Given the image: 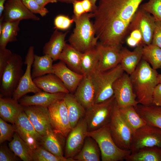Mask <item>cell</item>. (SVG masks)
<instances>
[{"instance_id": "1", "label": "cell", "mask_w": 161, "mask_h": 161, "mask_svg": "<svg viewBox=\"0 0 161 161\" xmlns=\"http://www.w3.org/2000/svg\"><path fill=\"white\" fill-rule=\"evenodd\" d=\"M143 0H100L93 13L96 34L118 32L128 29Z\"/></svg>"}, {"instance_id": "2", "label": "cell", "mask_w": 161, "mask_h": 161, "mask_svg": "<svg viewBox=\"0 0 161 161\" xmlns=\"http://www.w3.org/2000/svg\"><path fill=\"white\" fill-rule=\"evenodd\" d=\"M158 75L156 70L142 59L134 71L129 75L138 104H152L153 91L158 84Z\"/></svg>"}, {"instance_id": "3", "label": "cell", "mask_w": 161, "mask_h": 161, "mask_svg": "<svg viewBox=\"0 0 161 161\" xmlns=\"http://www.w3.org/2000/svg\"><path fill=\"white\" fill-rule=\"evenodd\" d=\"M93 17V13H89L78 18L73 15L72 17L75 27L68 41L71 46L82 53L95 47L98 43L93 23L90 20Z\"/></svg>"}, {"instance_id": "4", "label": "cell", "mask_w": 161, "mask_h": 161, "mask_svg": "<svg viewBox=\"0 0 161 161\" xmlns=\"http://www.w3.org/2000/svg\"><path fill=\"white\" fill-rule=\"evenodd\" d=\"M86 136L93 138L97 143L102 161L125 160L131 153L130 150L121 149L116 145L111 135L109 124L98 129L87 131Z\"/></svg>"}, {"instance_id": "5", "label": "cell", "mask_w": 161, "mask_h": 161, "mask_svg": "<svg viewBox=\"0 0 161 161\" xmlns=\"http://www.w3.org/2000/svg\"><path fill=\"white\" fill-rule=\"evenodd\" d=\"M21 56L13 53L0 78V97H12L24 73Z\"/></svg>"}, {"instance_id": "6", "label": "cell", "mask_w": 161, "mask_h": 161, "mask_svg": "<svg viewBox=\"0 0 161 161\" xmlns=\"http://www.w3.org/2000/svg\"><path fill=\"white\" fill-rule=\"evenodd\" d=\"M124 72L119 64L107 70H96L92 74L96 90L95 103L104 102L114 95V84Z\"/></svg>"}, {"instance_id": "7", "label": "cell", "mask_w": 161, "mask_h": 161, "mask_svg": "<svg viewBox=\"0 0 161 161\" xmlns=\"http://www.w3.org/2000/svg\"><path fill=\"white\" fill-rule=\"evenodd\" d=\"M115 99L114 95L109 99L95 103L86 109L84 118L88 131H94L109 124L112 115Z\"/></svg>"}, {"instance_id": "8", "label": "cell", "mask_w": 161, "mask_h": 161, "mask_svg": "<svg viewBox=\"0 0 161 161\" xmlns=\"http://www.w3.org/2000/svg\"><path fill=\"white\" fill-rule=\"evenodd\" d=\"M109 125L112 137L116 145L121 149L130 150L134 132L121 116L115 100Z\"/></svg>"}, {"instance_id": "9", "label": "cell", "mask_w": 161, "mask_h": 161, "mask_svg": "<svg viewBox=\"0 0 161 161\" xmlns=\"http://www.w3.org/2000/svg\"><path fill=\"white\" fill-rule=\"evenodd\" d=\"M154 146L161 147V129L147 123L134 132L130 150Z\"/></svg>"}, {"instance_id": "10", "label": "cell", "mask_w": 161, "mask_h": 161, "mask_svg": "<svg viewBox=\"0 0 161 161\" xmlns=\"http://www.w3.org/2000/svg\"><path fill=\"white\" fill-rule=\"evenodd\" d=\"M48 108L51 126L54 132L63 137H67L72 128L64 99L56 102Z\"/></svg>"}, {"instance_id": "11", "label": "cell", "mask_w": 161, "mask_h": 161, "mask_svg": "<svg viewBox=\"0 0 161 161\" xmlns=\"http://www.w3.org/2000/svg\"><path fill=\"white\" fill-rule=\"evenodd\" d=\"M156 20L150 14L141 8H139L131 22L129 27V32L137 30L140 32L143 45L151 44Z\"/></svg>"}, {"instance_id": "12", "label": "cell", "mask_w": 161, "mask_h": 161, "mask_svg": "<svg viewBox=\"0 0 161 161\" xmlns=\"http://www.w3.org/2000/svg\"><path fill=\"white\" fill-rule=\"evenodd\" d=\"M113 89L115 100L119 107L130 106L135 107L138 104L129 75L127 73L124 72L115 81Z\"/></svg>"}, {"instance_id": "13", "label": "cell", "mask_w": 161, "mask_h": 161, "mask_svg": "<svg viewBox=\"0 0 161 161\" xmlns=\"http://www.w3.org/2000/svg\"><path fill=\"white\" fill-rule=\"evenodd\" d=\"M34 49L33 46L30 47L25 56L24 64L27 66L26 69L12 97L16 100H18L28 93L35 94L43 91L35 84L32 76V66L35 55Z\"/></svg>"}, {"instance_id": "14", "label": "cell", "mask_w": 161, "mask_h": 161, "mask_svg": "<svg viewBox=\"0 0 161 161\" xmlns=\"http://www.w3.org/2000/svg\"><path fill=\"white\" fill-rule=\"evenodd\" d=\"M87 131V123L83 117L72 128L68 135L64 157L66 158H73L79 152L83 145Z\"/></svg>"}, {"instance_id": "15", "label": "cell", "mask_w": 161, "mask_h": 161, "mask_svg": "<svg viewBox=\"0 0 161 161\" xmlns=\"http://www.w3.org/2000/svg\"><path fill=\"white\" fill-rule=\"evenodd\" d=\"M14 125L16 132L31 149L40 145L42 136L35 129L24 111L18 116Z\"/></svg>"}, {"instance_id": "16", "label": "cell", "mask_w": 161, "mask_h": 161, "mask_svg": "<svg viewBox=\"0 0 161 161\" xmlns=\"http://www.w3.org/2000/svg\"><path fill=\"white\" fill-rule=\"evenodd\" d=\"M99 55L96 68L99 71L112 69L120 64L121 59L120 46L106 45L98 42L95 47Z\"/></svg>"}, {"instance_id": "17", "label": "cell", "mask_w": 161, "mask_h": 161, "mask_svg": "<svg viewBox=\"0 0 161 161\" xmlns=\"http://www.w3.org/2000/svg\"><path fill=\"white\" fill-rule=\"evenodd\" d=\"M24 111L36 131L42 136L52 128L48 107L38 106H24Z\"/></svg>"}, {"instance_id": "18", "label": "cell", "mask_w": 161, "mask_h": 161, "mask_svg": "<svg viewBox=\"0 0 161 161\" xmlns=\"http://www.w3.org/2000/svg\"><path fill=\"white\" fill-rule=\"evenodd\" d=\"M4 21H21L24 19L39 21L40 18L31 12L21 0H7L1 16Z\"/></svg>"}, {"instance_id": "19", "label": "cell", "mask_w": 161, "mask_h": 161, "mask_svg": "<svg viewBox=\"0 0 161 161\" xmlns=\"http://www.w3.org/2000/svg\"><path fill=\"white\" fill-rule=\"evenodd\" d=\"M96 90L92 74L84 75L74 95L86 109L95 104Z\"/></svg>"}, {"instance_id": "20", "label": "cell", "mask_w": 161, "mask_h": 161, "mask_svg": "<svg viewBox=\"0 0 161 161\" xmlns=\"http://www.w3.org/2000/svg\"><path fill=\"white\" fill-rule=\"evenodd\" d=\"M53 74L61 80L69 92L75 93L84 75L73 71L61 61L53 64Z\"/></svg>"}, {"instance_id": "21", "label": "cell", "mask_w": 161, "mask_h": 161, "mask_svg": "<svg viewBox=\"0 0 161 161\" xmlns=\"http://www.w3.org/2000/svg\"><path fill=\"white\" fill-rule=\"evenodd\" d=\"M66 93H51L43 91L32 96H24L18 101L24 106H38L48 107L56 102L64 99Z\"/></svg>"}, {"instance_id": "22", "label": "cell", "mask_w": 161, "mask_h": 161, "mask_svg": "<svg viewBox=\"0 0 161 161\" xmlns=\"http://www.w3.org/2000/svg\"><path fill=\"white\" fill-rule=\"evenodd\" d=\"M24 111L23 106L12 97H0V117L6 122L15 123Z\"/></svg>"}, {"instance_id": "23", "label": "cell", "mask_w": 161, "mask_h": 161, "mask_svg": "<svg viewBox=\"0 0 161 161\" xmlns=\"http://www.w3.org/2000/svg\"><path fill=\"white\" fill-rule=\"evenodd\" d=\"M33 80L36 86L43 91L51 93H70L61 80L54 74L37 77Z\"/></svg>"}, {"instance_id": "24", "label": "cell", "mask_w": 161, "mask_h": 161, "mask_svg": "<svg viewBox=\"0 0 161 161\" xmlns=\"http://www.w3.org/2000/svg\"><path fill=\"white\" fill-rule=\"evenodd\" d=\"M143 47L139 45L132 51L126 48L121 49L120 64L124 72L129 75L134 71L142 59Z\"/></svg>"}, {"instance_id": "25", "label": "cell", "mask_w": 161, "mask_h": 161, "mask_svg": "<svg viewBox=\"0 0 161 161\" xmlns=\"http://www.w3.org/2000/svg\"><path fill=\"white\" fill-rule=\"evenodd\" d=\"M68 32L63 33L56 29L53 32L49 41L44 45L43 52L50 56L54 61L58 59L66 44L65 39Z\"/></svg>"}, {"instance_id": "26", "label": "cell", "mask_w": 161, "mask_h": 161, "mask_svg": "<svg viewBox=\"0 0 161 161\" xmlns=\"http://www.w3.org/2000/svg\"><path fill=\"white\" fill-rule=\"evenodd\" d=\"M64 99L67 107L70 125L72 128L81 118L84 117L86 109L72 93H66Z\"/></svg>"}, {"instance_id": "27", "label": "cell", "mask_w": 161, "mask_h": 161, "mask_svg": "<svg viewBox=\"0 0 161 161\" xmlns=\"http://www.w3.org/2000/svg\"><path fill=\"white\" fill-rule=\"evenodd\" d=\"M101 152L96 141L90 137H86L79 152L73 157L75 161H100Z\"/></svg>"}, {"instance_id": "28", "label": "cell", "mask_w": 161, "mask_h": 161, "mask_svg": "<svg viewBox=\"0 0 161 161\" xmlns=\"http://www.w3.org/2000/svg\"><path fill=\"white\" fill-rule=\"evenodd\" d=\"M136 111L147 124L161 129V106L152 104H138L134 107Z\"/></svg>"}, {"instance_id": "29", "label": "cell", "mask_w": 161, "mask_h": 161, "mask_svg": "<svg viewBox=\"0 0 161 161\" xmlns=\"http://www.w3.org/2000/svg\"><path fill=\"white\" fill-rule=\"evenodd\" d=\"M82 53L70 44L66 43L58 59L64 62L73 71L82 74L81 66Z\"/></svg>"}, {"instance_id": "30", "label": "cell", "mask_w": 161, "mask_h": 161, "mask_svg": "<svg viewBox=\"0 0 161 161\" xmlns=\"http://www.w3.org/2000/svg\"><path fill=\"white\" fill-rule=\"evenodd\" d=\"M53 61L48 55L45 54L42 56L35 55L31 71L33 79L46 74H53Z\"/></svg>"}, {"instance_id": "31", "label": "cell", "mask_w": 161, "mask_h": 161, "mask_svg": "<svg viewBox=\"0 0 161 161\" xmlns=\"http://www.w3.org/2000/svg\"><path fill=\"white\" fill-rule=\"evenodd\" d=\"M127 161H161V147H147L131 152Z\"/></svg>"}, {"instance_id": "32", "label": "cell", "mask_w": 161, "mask_h": 161, "mask_svg": "<svg viewBox=\"0 0 161 161\" xmlns=\"http://www.w3.org/2000/svg\"><path fill=\"white\" fill-rule=\"evenodd\" d=\"M20 21H3L0 27V47L6 48L8 43L17 40Z\"/></svg>"}, {"instance_id": "33", "label": "cell", "mask_w": 161, "mask_h": 161, "mask_svg": "<svg viewBox=\"0 0 161 161\" xmlns=\"http://www.w3.org/2000/svg\"><path fill=\"white\" fill-rule=\"evenodd\" d=\"M118 108L122 117L134 133L139 128L147 124L137 112L134 106H130L122 107L118 106Z\"/></svg>"}, {"instance_id": "34", "label": "cell", "mask_w": 161, "mask_h": 161, "mask_svg": "<svg viewBox=\"0 0 161 161\" xmlns=\"http://www.w3.org/2000/svg\"><path fill=\"white\" fill-rule=\"evenodd\" d=\"M99 59L98 52L95 47L82 53L81 66L82 74L90 75L96 70Z\"/></svg>"}, {"instance_id": "35", "label": "cell", "mask_w": 161, "mask_h": 161, "mask_svg": "<svg viewBox=\"0 0 161 161\" xmlns=\"http://www.w3.org/2000/svg\"><path fill=\"white\" fill-rule=\"evenodd\" d=\"M57 134L52 128L48 129L46 134L42 136L39 145L53 154L63 157L61 145Z\"/></svg>"}, {"instance_id": "36", "label": "cell", "mask_w": 161, "mask_h": 161, "mask_svg": "<svg viewBox=\"0 0 161 161\" xmlns=\"http://www.w3.org/2000/svg\"><path fill=\"white\" fill-rule=\"evenodd\" d=\"M9 148L15 154L24 161H31V149L16 132L8 144Z\"/></svg>"}, {"instance_id": "37", "label": "cell", "mask_w": 161, "mask_h": 161, "mask_svg": "<svg viewBox=\"0 0 161 161\" xmlns=\"http://www.w3.org/2000/svg\"><path fill=\"white\" fill-rule=\"evenodd\" d=\"M142 59L155 69L161 68V48L151 44L143 45Z\"/></svg>"}, {"instance_id": "38", "label": "cell", "mask_w": 161, "mask_h": 161, "mask_svg": "<svg viewBox=\"0 0 161 161\" xmlns=\"http://www.w3.org/2000/svg\"><path fill=\"white\" fill-rule=\"evenodd\" d=\"M31 161H75L73 158L55 155L40 145L31 149Z\"/></svg>"}, {"instance_id": "39", "label": "cell", "mask_w": 161, "mask_h": 161, "mask_svg": "<svg viewBox=\"0 0 161 161\" xmlns=\"http://www.w3.org/2000/svg\"><path fill=\"white\" fill-rule=\"evenodd\" d=\"M140 8L152 14L156 21H161V0H149Z\"/></svg>"}, {"instance_id": "40", "label": "cell", "mask_w": 161, "mask_h": 161, "mask_svg": "<svg viewBox=\"0 0 161 161\" xmlns=\"http://www.w3.org/2000/svg\"><path fill=\"white\" fill-rule=\"evenodd\" d=\"M16 132L14 124L12 125L0 118V143L2 144L6 141H10Z\"/></svg>"}, {"instance_id": "41", "label": "cell", "mask_w": 161, "mask_h": 161, "mask_svg": "<svg viewBox=\"0 0 161 161\" xmlns=\"http://www.w3.org/2000/svg\"><path fill=\"white\" fill-rule=\"evenodd\" d=\"M21 1L27 9L34 14H38L41 16L44 17L49 12L46 8L41 6L35 0Z\"/></svg>"}, {"instance_id": "42", "label": "cell", "mask_w": 161, "mask_h": 161, "mask_svg": "<svg viewBox=\"0 0 161 161\" xmlns=\"http://www.w3.org/2000/svg\"><path fill=\"white\" fill-rule=\"evenodd\" d=\"M74 22L73 19L64 15L57 16L54 20V25L57 29L62 30H68Z\"/></svg>"}, {"instance_id": "43", "label": "cell", "mask_w": 161, "mask_h": 161, "mask_svg": "<svg viewBox=\"0 0 161 161\" xmlns=\"http://www.w3.org/2000/svg\"><path fill=\"white\" fill-rule=\"evenodd\" d=\"M21 159L4 144L0 147V161H16Z\"/></svg>"}, {"instance_id": "44", "label": "cell", "mask_w": 161, "mask_h": 161, "mask_svg": "<svg viewBox=\"0 0 161 161\" xmlns=\"http://www.w3.org/2000/svg\"><path fill=\"white\" fill-rule=\"evenodd\" d=\"M12 54L11 51L6 48L0 47V78Z\"/></svg>"}, {"instance_id": "45", "label": "cell", "mask_w": 161, "mask_h": 161, "mask_svg": "<svg viewBox=\"0 0 161 161\" xmlns=\"http://www.w3.org/2000/svg\"><path fill=\"white\" fill-rule=\"evenodd\" d=\"M151 44L161 48V21H156Z\"/></svg>"}, {"instance_id": "46", "label": "cell", "mask_w": 161, "mask_h": 161, "mask_svg": "<svg viewBox=\"0 0 161 161\" xmlns=\"http://www.w3.org/2000/svg\"><path fill=\"white\" fill-rule=\"evenodd\" d=\"M152 104L161 106V83L155 87L152 96Z\"/></svg>"}, {"instance_id": "47", "label": "cell", "mask_w": 161, "mask_h": 161, "mask_svg": "<svg viewBox=\"0 0 161 161\" xmlns=\"http://www.w3.org/2000/svg\"><path fill=\"white\" fill-rule=\"evenodd\" d=\"M81 1H76L72 3L74 13L73 16L76 18L79 17L83 14L86 13L83 8Z\"/></svg>"}, {"instance_id": "48", "label": "cell", "mask_w": 161, "mask_h": 161, "mask_svg": "<svg viewBox=\"0 0 161 161\" xmlns=\"http://www.w3.org/2000/svg\"><path fill=\"white\" fill-rule=\"evenodd\" d=\"M81 1L85 13H93L95 11L96 7L94 6L90 0H82Z\"/></svg>"}, {"instance_id": "49", "label": "cell", "mask_w": 161, "mask_h": 161, "mask_svg": "<svg viewBox=\"0 0 161 161\" xmlns=\"http://www.w3.org/2000/svg\"><path fill=\"white\" fill-rule=\"evenodd\" d=\"M131 32V33L130 36L135 39L137 42L138 45H142V36L140 31L137 30H134Z\"/></svg>"}, {"instance_id": "50", "label": "cell", "mask_w": 161, "mask_h": 161, "mask_svg": "<svg viewBox=\"0 0 161 161\" xmlns=\"http://www.w3.org/2000/svg\"><path fill=\"white\" fill-rule=\"evenodd\" d=\"M41 6L45 7L46 5L50 3H57V0H35Z\"/></svg>"}, {"instance_id": "51", "label": "cell", "mask_w": 161, "mask_h": 161, "mask_svg": "<svg viewBox=\"0 0 161 161\" xmlns=\"http://www.w3.org/2000/svg\"><path fill=\"white\" fill-rule=\"evenodd\" d=\"M126 42L128 45L131 47H137L138 45L137 42L130 36L127 38Z\"/></svg>"}, {"instance_id": "52", "label": "cell", "mask_w": 161, "mask_h": 161, "mask_svg": "<svg viewBox=\"0 0 161 161\" xmlns=\"http://www.w3.org/2000/svg\"><path fill=\"white\" fill-rule=\"evenodd\" d=\"M7 0H0V17L2 15L5 1Z\"/></svg>"}, {"instance_id": "53", "label": "cell", "mask_w": 161, "mask_h": 161, "mask_svg": "<svg viewBox=\"0 0 161 161\" xmlns=\"http://www.w3.org/2000/svg\"><path fill=\"white\" fill-rule=\"evenodd\" d=\"M82 0H57L58 1L65 3H73L74 2L77 1H81Z\"/></svg>"}, {"instance_id": "54", "label": "cell", "mask_w": 161, "mask_h": 161, "mask_svg": "<svg viewBox=\"0 0 161 161\" xmlns=\"http://www.w3.org/2000/svg\"><path fill=\"white\" fill-rule=\"evenodd\" d=\"M158 84L161 83V74H158Z\"/></svg>"}, {"instance_id": "55", "label": "cell", "mask_w": 161, "mask_h": 161, "mask_svg": "<svg viewBox=\"0 0 161 161\" xmlns=\"http://www.w3.org/2000/svg\"><path fill=\"white\" fill-rule=\"evenodd\" d=\"M92 2L94 6L95 7H97V6L96 5V2L97 0H90Z\"/></svg>"}]
</instances>
